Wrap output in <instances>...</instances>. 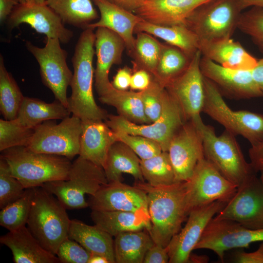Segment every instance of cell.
Here are the masks:
<instances>
[{"label":"cell","mask_w":263,"mask_h":263,"mask_svg":"<svg viewBox=\"0 0 263 263\" xmlns=\"http://www.w3.org/2000/svg\"><path fill=\"white\" fill-rule=\"evenodd\" d=\"M186 182L188 214L194 208L216 201L227 202L238 188L223 176L205 157L198 162L191 177Z\"/></svg>","instance_id":"7c38bea8"},{"label":"cell","mask_w":263,"mask_h":263,"mask_svg":"<svg viewBox=\"0 0 263 263\" xmlns=\"http://www.w3.org/2000/svg\"><path fill=\"white\" fill-rule=\"evenodd\" d=\"M24 97L16 81L7 71L0 55V110L5 120L17 118Z\"/></svg>","instance_id":"8d00e7d4"},{"label":"cell","mask_w":263,"mask_h":263,"mask_svg":"<svg viewBox=\"0 0 263 263\" xmlns=\"http://www.w3.org/2000/svg\"><path fill=\"white\" fill-rule=\"evenodd\" d=\"M82 121L74 115L57 124L47 120L37 126L27 147L32 151L55 154L72 160L79 154Z\"/></svg>","instance_id":"9c48e42d"},{"label":"cell","mask_w":263,"mask_h":263,"mask_svg":"<svg viewBox=\"0 0 263 263\" xmlns=\"http://www.w3.org/2000/svg\"><path fill=\"white\" fill-rule=\"evenodd\" d=\"M134 186L147 194L150 236L155 244L167 247L188 215L187 182L154 187L145 182L135 181Z\"/></svg>","instance_id":"6da1fadb"},{"label":"cell","mask_w":263,"mask_h":263,"mask_svg":"<svg viewBox=\"0 0 263 263\" xmlns=\"http://www.w3.org/2000/svg\"><path fill=\"white\" fill-rule=\"evenodd\" d=\"M60 43L58 38H46L43 47L35 46L29 41H26L25 46L39 64L43 84L51 90L56 100L68 109L67 90L73 74L66 62L67 53Z\"/></svg>","instance_id":"30bf717a"},{"label":"cell","mask_w":263,"mask_h":263,"mask_svg":"<svg viewBox=\"0 0 263 263\" xmlns=\"http://www.w3.org/2000/svg\"><path fill=\"white\" fill-rule=\"evenodd\" d=\"M108 183L104 169L79 156L72 163L66 180L51 181L41 187L56 196L66 209L89 207L85 195H94Z\"/></svg>","instance_id":"8992f818"},{"label":"cell","mask_w":263,"mask_h":263,"mask_svg":"<svg viewBox=\"0 0 263 263\" xmlns=\"http://www.w3.org/2000/svg\"><path fill=\"white\" fill-rule=\"evenodd\" d=\"M251 71L254 81L263 94V57L258 60L256 65Z\"/></svg>","instance_id":"f5cc1de1"},{"label":"cell","mask_w":263,"mask_h":263,"mask_svg":"<svg viewBox=\"0 0 263 263\" xmlns=\"http://www.w3.org/2000/svg\"><path fill=\"white\" fill-rule=\"evenodd\" d=\"M105 122L114 132L139 135L152 139L160 145L163 151H168L172 138L185 121L179 105L168 92L162 113L154 122L138 124L119 115L109 114Z\"/></svg>","instance_id":"8fae6325"},{"label":"cell","mask_w":263,"mask_h":263,"mask_svg":"<svg viewBox=\"0 0 263 263\" xmlns=\"http://www.w3.org/2000/svg\"><path fill=\"white\" fill-rule=\"evenodd\" d=\"M92 220L112 237L119 234L146 230L150 232L151 225L148 215L125 211H98L92 210Z\"/></svg>","instance_id":"4316f807"},{"label":"cell","mask_w":263,"mask_h":263,"mask_svg":"<svg viewBox=\"0 0 263 263\" xmlns=\"http://www.w3.org/2000/svg\"><path fill=\"white\" fill-rule=\"evenodd\" d=\"M210 0H146L133 13L157 25H185L187 19L196 8Z\"/></svg>","instance_id":"7402d4cb"},{"label":"cell","mask_w":263,"mask_h":263,"mask_svg":"<svg viewBox=\"0 0 263 263\" xmlns=\"http://www.w3.org/2000/svg\"><path fill=\"white\" fill-rule=\"evenodd\" d=\"M226 202L216 201L192 209L185 226L175 234L166 247L170 263L190 262L191 253L199 241L206 226Z\"/></svg>","instance_id":"e0dca14e"},{"label":"cell","mask_w":263,"mask_h":263,"mask_svg":"<svg viewBox=\"0 0 263 263\" xmlns=\"http://www.w3.org/2000/svg\"><path fill=\"white\" fill-rule=\"evenodd\" d=\"M34 194V188L25 190L18 200L1 209L0 225L9 231L27 225Z\"/></svg>","instance_id":"f35d334b"},{"label":"cell","mask_w":263,"mask_h":263,"mask_svg":"<svg viewBox=\"0 0 263 263\" xmlns=\"http://www.w3.org/2000/svg\"><path fill=\"white\" fill-rule=\"evenodd\" d=\"M152 79V75L144 69L133 71L131 81L130 88L132 90L141 91L147 89Z\"/></svg>","instance_id":"bcb514c9"},{"label":"cell","mask_w":263,"mask_h":263,"mask_svg":"<svg viewBox=\"0 0 263 263\" xmlns=\"http://www.w3.org/2000/svg\"><path fill=\"white\" fill-rule=\"evenodd\" d=\"M114 132L118 141H122L128 145L140 159L151 158L163 151L160 145L152 139L122 132Z\"/></svg>","instance_id":"ee69618b"},{"label":"cell","mask_w":263,"mask_h":263,"mask_svg":"<svg viewBox=\"0 0 263 263\" xmlns=\"http://www.w3.org/2000/svg\"><path fill=\"white\" fill-rule=\"evenodd\" d=\"M248 153L250 164L255 170L257 165L263 161V142L257 146L251 147L249 150Z\"/></svg>","instance_id":"816d5d0a"},{"label":"cell","mask_w":263,"mask_h":263,"mask_svg":"<svg viewBox=\"0 0 263 263\" xmlns=\"http://www.w3.org/2000/svg\"><path fill=\"white\" fill-rule=\"evenodd\" d=\"M95 36L96 64L94 74V86L98 97H100L109 94L114 88L109 80L110 70L113 65L122 63L126 45L118 34L107 28H97Z\"/></svg>","instance_id":"44dd1931"},{"label":"cell","mask_w":263,"mask_h":263,"mask_svg":"<svg viewBox=\"0 0 263 263\" xmlns=\"http://www.w3.org/2000/svg\"><path fill=\"white\" fill-rule=\"evenodd\" d=\"M146 117L152 123L161 116L167 91L152 75V79L149 87L140 91Z\"/></svg>","instance_id":"60d3db41"},{"label":"cell","mask_w":263,"mask_h":263,"mask_svg":"<svg viewBox=\"0 0 263 263\" xmlns=\"http://www.w3.org/2000/svg\"><path fill=\"white\" fill-rule=\"evenodd\" d=\"M200 68L203 75L215 85L223 96L236 100L263 97L251 70L226 68L202 56Z\"/></svg>","instance_id":"d6986e66"},{"label":"cell","mask_w":263,"mask_h":263,"mask_svg":"<svg viewBox=\"0 0 263 263\" xmlns=\"http://www.w3.org/2000/svg\"><path fill=\"white\" fill-rule=\"evenodd\" d=\"M68 237L78 243L91 254L102 255L110 263H115L113 237L97 225L71 220Z\"/></svg>","instance_id":"83f0119b"},{"label":"cell","mask_w":263,"mask_h":263,"mask_svg":"<svg viewBox=\"0 0 263 263\" xmlns=\"http://www.w3.org/2000/svg\"><path fill=\"white\" fill-rule=\"evenodd\" d=\"M191 58L178 48L163 44L156 72L152 76L165 87L186 69Z\"/></svg>","instance_id":"d590c367"},{"label":"cell","mask_w":263,"mask_h":263,"mask_svg":"<svg viewBox=\"0 0 263 263\" xmlns=\"http://www.w3.org/2000/svg\"><path fill=\"white\" fill-rule=\"evenodd\" d=\"M202 54L198 50L186 69L165 88L179 105L185 122L202 119L205 99L204 76L200 68Z\"/></svg>","instance_id":"5bb4252c"},{"label":"cell","mask_w":263,"mask_h":263,"mask_svg":"<svg viewBox=\"0 0 263 263\" xmlns=\"http://www.w3.org/2000/svg\"><path fill=\"white\" fill-rule=\"evenodd\" d=\"M242 10L249 7H258L263 9V0H239Z\"/></svg>","instance_id":"11a10c76"},{"label":"cell","mask_w":263,"mask_h":263,"mask_svg":"<svg viewBox=\"0 0 263 263\" xmlns=\"http://www.w3.org/2000/svg\"><path fill=\"white\" fill-rule=\"evenodd\" d=\"M34 132V129L21 124L17 119H0V151L16 147H27Z\"/></svg>","instance_id":"ab89813d"},{"label":"cell","mask_w":263,"mask_h":263,"mask_svg":"<svg viewBox=\"0 0 263 263\" xmlns=\"http://www.w3.org/2000/svg\"><path fill=\"white\" fill-rule=\"evenodd\" d=\"M19 4L18 0H0V21L1 23L7 19L14 7Z\"/></svg>","instance_id":"f907efd6"},{"label":"cell","mask_w":263,"mask_h":263,"mask_svg":"<svg viewBox=\"0 0 263 263\" xmlns=\"http://www.w3.org/2000/svg\"><path fill=\"white\" fill-rule=\"evenodd\" d=\"M204 85L205 99L202 112L235 136L245 138L251 147L263 142V114L233 110L225 103L215 85L205 76Z\"/></svg>","instance_id":"52a82bcc"},{"label":"cell","mask_w":263,"mask_h":263,"mask_svg":"<svg viewBox=\"0 0 263 263\" xmlns=\"http://www.w3.org/2000/svg\"><path fill=\"white\" fill-rule=\"evenodd\" d=\"M0 243L11 251L15 263H58L56 255L44 248L26 226L9 231Z\"/></svg>","instance_id":"484cf974"},{"label":"cell","mask_w":263,"mask_h":263,"mask_svg":"<svg viewBox=\"0 0 263 263\" xmlns=\"http://www.w3.org/2000/svg\"><path fill=\"white\" fill-rule=\"evenodd\" d=\"M107 0L112 2H114V0Z\"/></svg>","instance_id":"94428289"},{"label":"cell","mask_w":263,"mask_h":263,"mask_svg":"<svg viewBox=\"0 0 263 263\" xmlns=\"http://www.w3.org/2000/svg\"><path fill=\"white\" fill-rule=\"evenodd\" d=\"M25 188L20 182L11 173L9 166L3 158H0V208L19 199Z\"/></svg>","instance_id":"b9f144b4"},{"label":"cell","mask_w":263,"mask_h":263,"mask_svg":"<svg viewBox=\"0 0 263 263\" xmlns=\"http://www.w3.org/2000/svg\"><path fill=\"white\" fill-rule=\"evenodd\" d=\"M70 113L57 100L48 103L38 98L24 96L17 119L24 126L34 129L47 120H62L69 116Z\"/></svg>","instance_id":"4dcf8cb0"},{"label":"cell","mask_w":263,"mask_h":263,"mask_svg":"<svg viewBox=\"0 0 263 263\" xmlns=\"http://www.w3.org/2000/svg\"><path fill=\"white\" fill-rule=\"evenodd\" d=\"M7 21L10 30L26 23L38 33L45 35L46 38H58L63 43H68L73 37V32L64 26L60 18L45 2L19 3Z\"/></svg>","instance_id":"ac0fdd59"},{"label":"cell","mask_w":263,"mask_h":263,"mask_svg":"<svg viewBox=\"0 0 263 263\" xmlns=\"http://www.w3.org/2000/svg\"><path fill=\"white\" fill-rule=\"evenodd\" d=\"M81 121L79 156L104 169L109 149L118 141L115 133L104 120Z\"/></svg>","instance_id":"603a6c76"},{"label":"cell","mask_w":263,"mask_h":263,"mask_svg":"<svg viewBox=\"0 0 263 263\" xmlns=\"http://www.w3.org/2000/svg\"><path fill=\"white\" fill-rule=\"evenodd\" d=\"M56 255L60 263H88L91 254L78 243L68 237L59 245Z\"/></svg>","instance_id":"f6af8a7d"},{"label":"cell","mask_w":263,"mask_h":263,"mask_svg":"<svg viewBox=\"0 0 263 263\" xmlns=\"http://www.w3.org/2000/svg\"><path fill=\"white\" fill-rule=\"evenodd\" d=\"M144 32L160 38L181 50L191 58L199 50V39L185 24L160 25L143 19L136 26L134 33Z\"/></svg>","instance_id":"f1b7e54d"},{"label":"cell","mask_w":263,"mask_h":263,"mask_svg":"<svg viewBox=\"0 0 263 263\" xmlns=\"http://www.w3.org/2000/svg\"><path fill=\"white\" fill-rule=\"evenodd\" d=\"M146 0H114V3L124 9L134 12L140 7Z\"/></svg>","instance_id":"db71d44e"},{"label":"cell","mask_w":263,"mask_h":263,"mask_svg":"<svg viewBox=\"0 0 263 263\" xmlns=\"http://www.w3.org/2000/svg\"><path fill=\"white\" fill-rule=\"evenodd\" d=\"M154 244L147 230L119 234L113 241L115 263H143L147 252Z\"/></svg>","instance_id":"1f68e13d"},{"label":"cell","mask_w":263,"mask_h":263,"mask_svg":"<svg viewBox=\"0 0 263 263\" xmlns=\"http://www.w3.org/2000/svg\"><path fill=\"white\" fill-rule=\"evenodd\" d=\"M169 256L167 247L154 244L147 252L143 263H167Z\"/></svg>","instance_id":"7dc6e473"},{"label":"cell","mask_w":263,"mask_h":263,"mask_svg":"<svg viewBox=\"0 0 263 263\" xmlns=\"http://www.w3.org/2000/svg\"><path fill=\"white\" fill-rule=\"evenodd\" d=\"M203 139L205 157L228 180L238 187L255 174L235 138L225 130L217 136L214 128L202 119L196 123Z\"/></svg>","instance_id":"5b68a950"},{"label":"cell","mask_w":263,"mask_h":263,"mask_svg":"<svg viewBox=\"0 0 263 263\" xmlns=\"http://www.w3.org/2000/svg\"><path fill=\"white\" fill-rule=\"evenodd\" d=\"M163 46V43L149 34L144 32L136 33L133 48L129 54L134 60L132 71L144 69L153 76Z\"/></svg>","instance_id":"e575fe53"},{"label":"cell","mask_w":263,"mask_h":263,"mask_svg":"<svg viewBox=\"0 0 263 263\" xmlns=\"http://www.w3.org/2000/svg\"><path fill=\"white\" fill-rule=\"evenodd\" d=\"M133 71L128 66L119 69L113 78L112 84L116 90L127 91L130 88Z\"/></svg>","instance_id":"c3c4849f"},{"label":"cell","mask_w":263,"mask_h":263,"mask_svg":"<svg viewBox=\"0 0 263 263\" xmlns=\"http://www.w3.org/2000/svg\"><path fill=\"white\" fill-rule=\"evenodd\" d=\"M45 3L67 23L83 30L98 18L92 0H46Z\"/></svg>","instance_id":"d6a6232c"},{"label":"cell","mask_w":263,"mask_h":263,"mask_svg":"<svg viewBox=\"0 0 263 263\" xmlns=\"http://www.w3.org/2000/svg\"><path fill=\"white\" fill-rule=\"evenodd\" d=\"M213 218L233 221L252 229L263 228V177L255 174L239 186Z\"/></svg>","instance_id":"4fadbf2b"},{"label":"cell","mask_w":263,"mask_h":263,"mask_svg":"<svg viewBox=\"0 0 263 263\" xmlns=\"http://www.w3.org/2000/svg\"><path fill=\"white\" fill-rule=\"evenodd\" d=\"M1 152L0 157L8 164L12 174L25 189L66 180L73 163L66 157L35 152L25 146H16Z\"/></svg>","instance_id":"3957f363"},{"label":"cell","mask_w":263,"mask_h":263,"mask_svg":"<svg viewBox=\"0 0 263 263\" xmlns=\"http://www.w3.org/2000/svg\"><path fill=\"white\" fill-rule=\"evenodd\" d=\"M237 28L251 37L254 43L263 52V9L258 7L242 13Z\"/></svg>","instance_id":"7bdbcfd3"},{"label":"cell","mask_w":263,"mask_h":263,"mask_svg":"<svg viewBox=\"0 0 263 263\" xmlns=\"http://www.w3.org/2000/svg\"><path fill=\"white\" fill-rule=\"evenodd\" d=\"M177 182L188 181L205 158L200 131L194 122H185L172 138L168 151Z\"/></svg>","instance_id":"2e32d148"},{"label":"cell","mask_w":263,"mask_h":263,"mask_svg":"<svg viewBox=\"0 0 263 263\" xmlns=\"http://www.w3.org/2000/svg\"><path fill=\"white\" fill-rule=\"evenodd\" d=\"M199 50L202 56L232 69L251 70L258 60L231 38L199 42Z\"/></svg>","instance_id":"d4e9b609"},{"label":"cell","mask_w":263,"mask_h":263,"mask_svg":"<svg viewBox=\"0 0 263 263\" xmlns=\"http://www.w3.org/2000/svg\"><path fill=\"white\" fill-rule=\"evenodd\" d=\"M66 209L43 188H34L27 227L44 248L55 255L60 244L68 237L71 220Z\"/></svg>","instance_id":"277c9868"},{"label":"cell","mask_w":263,"mask_h":263,"mask_svg":"<svg viewBox=\"0 0 263 263\" xmlns=\"http://www.w3.org/2000/svg\"><path fill=\"white\" fill-rule=\"evenodd\" d=\"M242 11L239 0H211L196 8L185 25L199 42L230 38L237 28Z\"/></svg>","instance_id":"ba28073f"},{"label":"cell","mask_w":263,"mask_h":263,"mask_svg":"<svg viewBox=\"0 0 263 263\" xmlns=\"http://www.w3.org/2000/svg\"><path fill=\"white\" fill-rule=\"evenodd\" d=\"M95 39L94 29L87 28L81 33L75 45L72 58L74 73L68 110L81 120L105 121L108 115L107 112L97 105L93 91Z\"/></svg>","instance_id":"7a4b0ae2"},{"label":"cell","mask_w":263,"mask_h":263,"mask_svg":"<svg viewBox=\"0 0 263 263\" xmlns=\"http://www.w3.org/2000/svg\"><path fill=\"white\" fill-rule=\"evenodd\" d=\"M88 263H110L108 259L100 255L92 254L89 260Z\"/></svg>","instance_id":"9f6ffc18"},{"label":"cell","mask_w":263,"mask_h":263,"mask_svg":"<svg viewBox=\"0 0 263 263\" xmlns=\"http://www.w3.org/2000/svg\"><path fill=\"white\" fill-rule=\"evenodd\" d=\"M19 4H26L30 2V0H18Z\"/></svg>","instance_id":"91938a15"},{"label":"cell","mask_w":263,"mask_h":263,"mask_svg":"<svg viewBox=\"0 0 263 263\" xmlns=\"http://www.w3.org/2000/svg\"><path fill=\"white\" fill-rule=\"evenodd\" d=\"M46 0H30V2H33L38 3H43L45 2Z\"/></svg>","instance_id":"680465c9"},{"label":"cell","mask_w":263,"mask_h":263,"mask_svg":"<svg viewBox=\"0 0 263 263\" xmlns=\"http://www.w3.org/2000/svg\"><path fill=\"white\" fill-rule=\"evenodd\" d=\"M234 261L238 263H263V242L255 251L248 253L237 252L234 255Z\"/></svg>","instance_id":"681fc988"},{"label":"cell","mask_w":263,"mask_h":263,"mask_svg":"<svg viewBox=\"0 0 263 263\" xmlns=\"http://www.w3.org/2000/svg\"><path fill=\"white\" fill-rule=\"evenodd\" d=\"M257 242H263V228L252 229L233 221L213 218L194 250H211L223 261L226 251L247 247L251 243Z\"/></svg>","instance_id":"9a60e30c"},{"label":"cell","mask_w":263,"mask_h":263,"mask_svg":"<svg viewBox=\"0 0 263 263\" xmlns=\"http://www.w3.org/2000/svg\"><path fill=\"white\" fill-rule=\"evenodd\" d=\"M88 203L92 210L130 211L149 215L146 192L122 181L103 185L94 195L90 196Z\"/></svg>","instance_id":"ffe728a7"},{"label":"cell","mask_w":263,"mask_h":263,"mask_svg":"<svg viewBox=\"0 0 263 263\" xmlns=\"http://www.w3.org/2000/svg\"><path fill=\"white\" fill-rule=\"evenodd\" d=\"M104 170L109 183L122 181V173L132 175L136 181L145 182L140 168V159L125 143H114L108 153Z\"/></svg>","instance_id":"f546056e"},{"label":"cell","mask_w":263,"mask_h":263,"mask_svg":"<svg viewBox=\"0 0 263 263\" xmlns=\"http://www.w3.org/2000/svg\"><path fill=\"white\" fill-rule=\"evenodd\" d=\"M256 171L261 173V176L263 177V161L260 162L256 167Z\"/></svg>","instance_id":"6f0895ef"},{"label":"cell","mask_w":263,"mask_h":263,"mask_svg":"<svg viewBox=\"0 0 263 263\" xmlns=\"http://www.w3.org/2000/svg\"><path fill=\"white\" fill-rule=\"evenodd\" d=\"M140 168L144 179L152 187L167 186L177 183L168 151H162L147 159H140Z\"/></svg>","instance_id":"74e56055"},{"label":"cell","mask_w":263,"mask_h":263,"mask_svg":"<svg viewBox=\"0 0 263 263\" xmlns=\"http://www.w3.org/2000/svg\"><path fill=\"white\" fill-rule=\"evenodd\" d=\"M103 104L114 107L119 115L138 124L151 123L145 113L140 91L114 89L108 94L98 97Z\"/></svg>","instance_id":"836d02e7"},{"label":"cell","mask_w":263,"mask_h":263,"mask_svg":"<svg viewBox=\"0 0 263 263\" xmlns=\"http://www.w3.org/2000/svg\"><path fill=\"white\" fill-rule=\"evenodd\" d=\"M92 0L98 8L100 18L97 21L89 24L87 28L103 27L114 32L123 39L130 54L134 47L135 28L143 19L114 2L107 0Z\"/></svg>","instance_id":"cb8c5ba5"}]
</instances>
